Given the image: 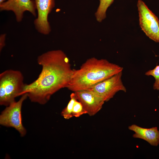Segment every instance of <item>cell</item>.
<instances>
[{
	"mask_svg": "<svg viewBox=\"0 0 159 159\" xmlns=\"http://www.w3.org/2000/svg\"><path fill=\"white\" fill-rule=\"evenodd\" d=\"M37 61L42 67L41 72L34 82L25 84L22 95L26 93L31 102L44 105L54 94L67 87L74 69L66 54L60 50L44 53Z\"/></svg>",
	"mask_w": 159,
	"mask_h": 159,
	"instance_id": "6da1fadb",
	"label": "cell"
},
{
	"mask_svg": "<svg viewBox=\"0 0 159 159\" xmlns=\"http://www.w3.org/2000/svg\"><path fill=\"white\" fill-rule=\"evenodd\" d=\"M123 68L105 59H88L79 69H74L67 88L73 92L88 90L97 84L122 72Z\"/></svg>",
	"mask_w": 159,
	"mask_h": 159,
	"instance_id": "7a4b0ae2",
	"label": "cell"
},
{
	"mask_svg": "<svg viewBox=\"0 0 159 159\" xmlns=\"http://www.w3.org/2000/svg\"><path fill=\"white\" fill-rule=\"evenodd\" d=\"M19 71L6 70L0 74V105L7 106L22 95L25 85Z\"/></svg>",
	"mask_w": 159,
	"mask_h": 159,
	"instance_id": "3957f363",
	"label": "cell"
},
{
	"mask_svg": "<svg viewBox=\"0 0 159 159\" xmlns=\"http://www.w3.org/2000/svg\"><path fill=\"white\" fill-rule=\"evenodd\" d=\"M21 96L18 101L12 103L1 112L0 115V124L14 128L19 132L21 137H24L26 131L22 123L21 109L22 103L28 96L26 93Z\"/></svg>",
	"mask_w": 159,
	"mask_h": 159,
	"instance_id": "277c9868",
	"label": "cell"
},
{
	"mask_svg": "<svg viewBox=\"0 0 159 159\" xmlns=\"http://www.w3.org/2000/svg\"><path fill=\"white\" fill-rule=\"evenodd\" d=\"M137 6L139 23L141 29L150 39L159 43V20L142 0H138Z\"/></svg>",
	"mask_w": 159,
	"mask_h": 159,
	"instance_id": "5b68a950",
	"label": "cell"
},
{
	"mask_svg": "<svg viewBox=\"0 0 159 159\" xmlns=\"http://www.w3.org/2000/svg\"><path fill=\"white\" fill-rule=\"evenodd\" d=\"M122 72L99 82L91 87L88 90L92 91L107 102L113 97L119 91H126L122 82Z\"/></svg>",
	"mask_w": 159,
	"mask_h": 159,
	"instance_id": "8992f818",
	"label": "cell"
},
{
	"mask_svg": "<svg viewBox=\"0 0 159 159\" xmlns=\"http://www.w3.org/2000/svg\"><path fill=\"white\" fill-rule=\"evenodd\" d=\"M37 17L34 20V24L37 30L44 35L49 34L50 26L48 21L49 14L54 6V0H34Z\"/></svg>",
	"mask_w": 159,
	"mask_h": 159,
	"instance_id": "52a82bcc",
	"label": "cell"
},
{
	"mask_svg": "<svg viewBox=\"0 0 159 159\" xmlns=\"http://www.w3.org/2000/svg\"><path fill=\"white\" fill-rule=\"evenodd\" d=\"M77 100L83 105L90 116H93L100 111L105 101L94 92L84 90L74 92Z\"/></svg>",
	"mask_w": 159,
	"mask_h": 159,
	"instance_id": "ba28073f",
	"label": "cell"
},
{
	"mask_svg": "<svg viewBox=\"0 0 159 159\" xmlns=\"http://www.w3.org/2000/svg\"><path fill=\"white\" fill-rule=\"evenodd\" d=\"M36 6L33 0H8L0 4L1 11H12L15 14L16 21L20 22L23 14L28 11L36 16Z\"/></svg>",
	"mask_w": 159,
	"mask_h": 159,
	"instance_id": "9c48e42d",
	"label": "cell"
},
{
	"mask_svg": "<svg viewBox=\"0 0 159 159\" xmlns=\"http://www.w3.org/2000/svg\"><path fill=\"white\" fill-rule=\"evenodd\" d=\"M128 129L135 132L133 138L143 139L152 146L159 144V131L157 127L146 128L134 124L130 126Z\"/></svg>",
	"mask_w": 159,
	"mask_h": 159,
	"instance_id": "30bf717a",
	"label": "cell"
},
{
	"mask_svg": "<svg viewBox=\"0 0 159 159\" xmlns=\"http://www.w3.org/2000/svg\"><path fill=\"white\" fill-rule=\"evenodd\" d=\"M100 4L95 13L97 20L100 22L106 17V12L114 0H99Z\"/></svg>",
	"mask_w": 159,
	"mask_h": 159,
	"instance_id": "8fae6325",
	"label": "cell"
},
{
	"mask_svg": "<svg viewBox=\"0 0 159 159\" xmlns=\"http://www.w3.org/2000/svg\"><path fill=\"white\" fill-rule=\"evenodd\" d=\"M70 99L67 106L63 110L61 113V115L66 119H69L73 117L72 111L75 101L77 100L74 92L71 93Z\"/></svg>",
	"mask_w": 159,
	"mask_h": 159,
	"instance_id": "7c38bea8",
	"label": "cell"
},
{
	"mask_svg": "<svg viewBox=\"0 0 159 159\" xmlns=\"http://www.w3.org/2000/svg\"><path fill=\"white\" fill-rule=\"evenodd\" d=\"M147 76H152L155 79L153 85V89L154 90H159V65L156 66L153 69L150 70L145 73Z\"/></svg>",
	"mask_w": 159,
	"mask_h": 159,
	"instance_id": "4fadbf2b",
	"label": "cell"
},
{
	"mask_svg": "<svg viewBox=\"0 0 159 159\" xmlns=\"http://www.w3.org/2000/svg\"><path fill=\"white\" fill-rule=\"evenodd\" d=\"M73 117H79L82 115L87 114L82 103L77 100L75 102L72 111Z\"/></svg>",
	"mask_w": 159,
	"mask_h": 159,
	"instance_id": "5bb4252c",
	"label": "cell"
},
{
	"mask_svg": "<svg viewBox=\"0 0 159 159\" xmlns=\"http://www.w3.org/2000/svg\"><path fill=\"white\" fill-rule=\"evenodd\" d=\"M6 34H1L0 36V51L1 52L3 48L5 46Z\"/></svg>",
	"mask_w": 159,
	"mask_h": 159,
	"instance_id": "9a60e30c",
	"label": "cell"
},
{
	"mask_svg": "<svg viewBox=\"0 0 159 159\" xmlns=\"http://www.w3.org/2000/svg\"><path fill=\"white\" fill-rule=\"evenodd\" d=\"M5 0H0V4L4 2Z\"/></svg>",
	"mask_w": 159,
	"mask_h": 159,
	"instance_id": "2e32d148",
	"label": "cell"
}]
</instances>
